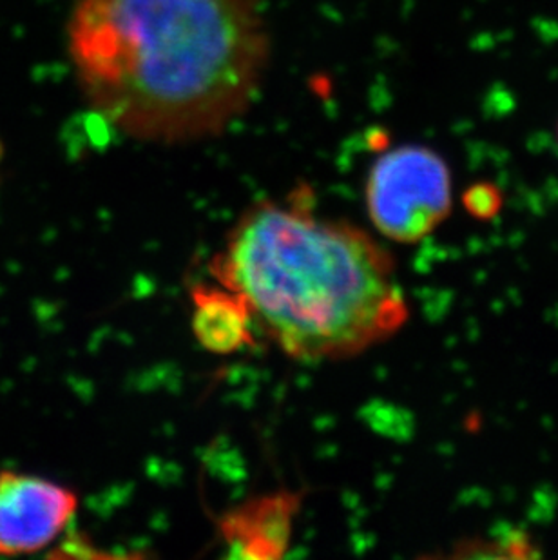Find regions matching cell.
<instances>
[{
  "mask_svg": "<svg viewBox=\"0 0 558 560\" xmlns=\"http://www.w3.org/2000/svg\"><path fill=\"white\" fill-rule=\"evenodd\" d=\"M79 508L77 493L37 476L0 474V553L21 556L51 545Z\"/></svg>",
  "mask_w": 558,
  "mask_h": 560,
  "instance_id": "cell-4",
  "label": "cell"
},
{
  "mask_svg": "<svg viewBox=\"0 0 558 560\" xmlns=\"http://www.w3.org/2000/svg\"><path fill=\"white\" fill-rule=\"evenodd\" d=\"M464 206L469 214L486 220L496 217L502 206V195L493 184H475L464 195Z\"/></svg>",
  "mask_w": 558,
  "mask_h": 560,
  "instance_id": "cell-7",
  "label": "cell"
},
{
  "mask_svg": "<svg viewBox=\"0 0 558 560\" xmlns=\"http://www.w3.org/2000/svg\"><path fill=\"white\" fill-rule=\"evenodd\" d=\"M209 275L245 300L254 330L303 363L356 358L410 317L391 250L353 223L317 217L311 186L248 207Z\"/></svg>",
  "mask_w": 558,
  "mask_h": 560,
  "instance_id": "cell-2",
  "label": "cell"
},
{
  "mask_svg": "<svg viewBox=\"0 0 558 560\" xmlns=\"http://www.w3.org/2000/svg\"><path fill=\"white\" fill-rule=\"evenodd\" d=\"M555 132H557V145H558V120H557V131H555Z\"/></svg>",
  "mask_w": 558,
  "mask_h": 560,
  "instance_id": "cell-8",
  "label": "cell"
},
{
  "mask_svg": "<svg viewBox=\"0 0 558 560\" xmlns=\"http://www.w3.org/2000/svg\"><path fill=\"white\" fill-rule=\"evenodd\" d=\"M452 173L446 160L419 143L375 159L364 184V206L381 236L419 244L452 214Z\"/></svg>",
  "mask_w": 558,
  "mask_h": 560,
  "instance_id": "cell-3",
  "label": "cell"
},
{
  "mask_svg": "<svg viewBox=\"0 0 558 560\" xmlns=\"http://www.w3.org/2000/svg\"><path fill=\"white\" fill-rule=\"evenodd\" d=\"M190 328L211 354L231 355L253 347L254 323L248 305L222 283H196L190 289Z\"/></svg>",
  "mask_w": 558,
  "mask_h": 560,
  "instance_id": "cell-6",
  "label": "cell"
},
{
  "mask_svg": "<svg viewBox=\"0 0 558 560\" xmlns=\"http://www.w3.org/2000/svg\"><path fill=\"white\" fill-rule=\"evenodd\" d=\"M303 492L275 490L223 513L218 534L232 559L276 560L289 551Z\"/></svg>",
  "mask_w": 558,
  "mask_h": 560,
  "instance_id": "cell-5",
  "label": "cell"
},
{
  "mask_svg": "<svg viewBox=\"0 0 558 560\" xmlns=\"http://www.w3.org/2000/svg\"><path fill=\"white\" fill-rule=\"evenodd\" d=\"M68 49L91 112L140 142L217 137L269 68L259 0H74Z\"/></svg>",
  "mask_w": 558,
  "mask_h": 560,
  "instance_id": "cell-1",
  "label": "cell"
}]
</instances>
